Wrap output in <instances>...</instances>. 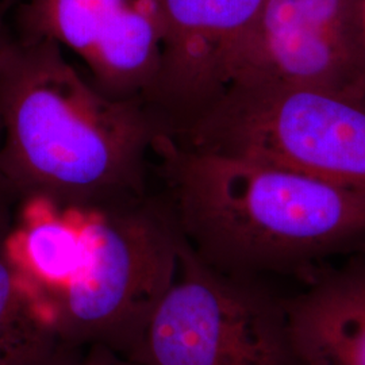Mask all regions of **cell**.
Listing matches in <instances>:
<instances>
[{
    "label": "cell",
    "mask_w": 365,
    "mask_h": 365,
    "mask_svg": "<svg viewBox=\"0 0 365 365\" xmlns=\"http://www.w3.org/2000/svg\"><path fill=\"white\" fill-rule=\"evenodd\" d=\"M1 223H7V221H6V212H4V207H3V202L0 199V225Z\"/></svg>",
    "instance_id": "12"
},
{
    "label": "cell",
    "mask_w": 365,
    "mask_h": 365,
    "mask_svg": "<svg viewBox=\"0 0 365 365\" xmlns=\"http://www.w3.org/2000/svg\"><path fill=\"white\" fill-rule=\"evenodd\" d=\"M173 138L365 191V98L306 87L230 86Z\"/></svg>",
    "instance_id": "4"
},
{
    "label": "cell",
    "mask_w": 365,
    "mask_h": 365,
    "mask_svg": "<svg viewBox=\"0 0 365 365\" xmlns=\"http://www.w3.org/2000/svg\"><path fill=\"white\" fill-rule=\"evenodd\" d=\"M7 1H13V0H7Z\"/></svg>",
    "instance_id": "15"
},
{
    "label": "cell",
    "mask_w": 365,
    "mask_h": 365,
    "mask_svg": "<svg viewBox=\"0 0 365 365\" xmlns=\"http://www.w3.org/2000/svg\"><path fill=\"white\" fill-rule=\"evenodd\" d=\"M165 41L145 106L176 135L221 92L235 49L265 0H157Z\"/></svg>",
    "instance_id": "8"
},
{
    "label": "cell",
    "mask_w": 365,
    "mask_h": 365,
    "mask_svg": "<svg viewBox=\"0 0 365 365\" xmlns=\"http://www.w3.org/2000/svg\"><path fill=\"white\" fill-rule=\"evenodd\" d=\"M0 179L27 199L93 211L146 197L156 118L99 91L52 39L0 45Z\"/></svg>",
    "instance_id": "1"
},
{
    "label": "cell",
    "mask_w": 365,
    "mask_h": 365,
    "mask_svg": "<svg viewBox=\"0 0 365 365\" xmlns=\"http://www.w3.org/2000/svg\"><path fill=\"white\" fill-rule=\"evenodd\" d=\"M22 19L27 38L76 53L99 91L145 105L165 41L157 0H29Z\"/></svg>",
    "instance_id": "7"
},
{
    "label": "cell",
    "mask_w": 365,
    "mask_h": 365,
    "mask_svg": "<svg viewBox=\"0 0 365 365\" xmlns=\"http://www.w3.org/2000/svg\"><path fill=\"white\" fill-rule=\"evenodd\" d=\"M167 205L196 255L223 274L303 282L339 255L365 252V191L267 161L157 135Z\"/></svg>",
    "instance_id": "2"
},
{
    "label": "cell",
    "mask_w": 365,
    "mask_h": 365,
    "mask_svg": "<svg viewBox=\"0 0 365 365\" xmlns=\"http://www.w3.org/2000/svg\"><path fill=\"white\" fill-rule=\"evenodd\" d=\"M66 365H144L133 361L107 346L93 345L83 349Z\"/></svg>",
    "instance_id": "11"
},
{
    "label": "cell",
    "mask_w": 365,
    "mask_h": 365,
    "mask_svg": "<svg viewBox=\"0 0 365 365\" xmlns=\"http://www.w3.org/2000/svg\"><path fill=\"white\" fill-rule=\"evenodd\" d=\"M78 214L75 259L34 300L69 346L126 356L176 276L180 230L167 202L148 196Z\"/></svg>",
    "instance_id": "3"
},
{
    "label": "cell",
    "mask_w": 365,
    "mask_h": 365,
    "mask_svg": "<svg viewBox=\"0 0 365 365\" xmlns=\"http://www.w3.org/2000/svg\"><path fill=\"white\" fill-rule=\"evenodd\" d=\"M6 41V38L3 37V31H1V21H0V45Z\"/></svg>",
    "instance_id": "13"
},
{
    "label": "cell",
    "mask_w": 365,
    "mask_h": 365,
    "mask_svg": "<svg viewBox=\"0 0 365 365\" xmlns=\"http://www.w3.org/2000/svg\"><path fill=\"white\" fill-rule=\"evenodd\" d=\"M286 299L265 279L211 268L180 233L176 276L125 357L144 365H304Z\"/></svg>",
    "instance_id": "5"
},
{
    "label": "cell",
    "mask_w": 365,
    "mask_h": 365,
    "mask_svg": "<svg viewBox=\"0 0 365 365\" xmlns=\"http://www.w3.org/2000/svg\"><path fill=\"white\" fill-rule=\"evenodd\" d=\"M0 225V365H66L83 349L69 346L41 313L7 249Z\"/></svg>",
    "instance_id": "10"
},
{
    "label": "cell",
    "mask_w": 365,
    "mask_h": 365,
    "mask_svg": "<svg viewBox=\"0 0 365 365\" xmlns=\"http://www.w3.org/2000/svg\"><path fill=\"white\" fill-rule=\"evenodd\" d=\"M363 21H364V31H365V0H363Z\"/></svg>",
    "instance_id": "14"
},
{
    "label": "cell",
    "mask_w": 365,
    "mask_h": 365,
    "mask_svg": "<svg viewBox=\"0 0 365 365\" xmlns=\"http://www.w3.org/2000/svg\"><path fill=\"white\" fill-rule=\"evenodd\" d=\"M227 69L288 87L364 90L363 0H265Z\"/></svg>",
    "instance_id": "6"
},
{
    "label": "cell",
    "mask_w": 365,
    "mask_h": 365,
    "mask_svg": "<svg viewBox=\"0 0 365 365\" xmlns=\"http://www.w3.org/2000/svg\"><path fill=\"white\" fill-rule=\"evenodd\" d=\"M287 297L289 329L304 365H365V252L321 267Z\"/></svg>",
    "instance_id": "9"
}]
</instances>
